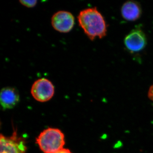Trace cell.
I'll return each mask as SVG.
<instances>
[{"mask_svg":"<svg viewBox=\"0 0 153 153\" xmlns=\"http://www.w3.org/2000/svg\"><path fill=\"white\" fill-rule=\"evenodd\" d=\"M79 26L91 41L97 37L102 38L106 36V22L97 8H89L80 11L77 16Z\"/></svg>","mask_w":153,"mask_h":153,"instance_id":"6da1fadb","label":"cell"},{"mask_svg":"<svg viewBox=\"0 0 153 153\" xmlns=\"http://www.w3.org/2000/svg\"><path fill=\"white\" fill-rule=\"evenodd\" d=\"M64 137L59 129L49 128L41 132L36 139V143L44 153H56L63 149Z\"/></svg>","mask_w":153,"mask_h":153,"instance_id":"7a4b0ae2","label":"cell"},{"mask_svg":"<svg viewBox=\"0 0 153 153\" xmlns=\"http://www.w3.org/2000/svg\"><path fill=\"white\" fill-rule=\"evenodd\" d=\"M0 153H26L27 148L25 139L20 137L17 129L13 128V131L10 137L0 136Z\"/></svg>","mask_w":153,"mask_h":153,"instance_id":"3957f363","label":"cell"},{"mask_svg":"<svg viewBox=\"0 0 153 153\" xmlns=\"http://www.w3.org/2000/svg\"><path fill=\"white\" fill-rule=\"evenodd\" d=\"M31 93L33 98L40 102L51 100L55 93V87L49 79L45 78L37 79L33 83Z\"/></svg>","mask_w":153,"mask_h":153,"instance_id":"277c9868","label":"cell"},{"mask_svg":"<svg viewBox=\"0 0 153 153\" xmlns=\"http://www.w3.org/2000/svg\"><path fill=\"white\" fill-rule=\"evenodd\" d=\"M51 23L53 28L62 33H67L73 29L74 25V16L70 12L59 11L52 16Z\"/></svg>","mask_w":153,"mask_h":153,"instance_id":"5b68a950","label":"cell"},{"mask_svg":"<svg viewBox=\"0 0 153 153\" xmlns=\"http://www.w3.org/2000/svg\"><path fill=\"white\" fill-rule=\"evenodd\" d=\"M124 43L130 52H139L146 45V37L143 31L139 28H137L131 30L126 36Z\"/></svg>","mask_w":153,"mask_h":153,"instance_id":"8992f818","label":"cell"},{"mask_svg":"<svg viewBox=\"0 0 153 153\" xmlns=\"http://www.w3.org/2000/svg\"><path fill=\"white\" fill-rule=\"evenodd\" d=\"M20 97L16 88L11 87L4 88L0 94V102L4 109L13 108L19 103Z\"/></svg>","mask_w":153,"mask_h":153,"instance_id":"52a82bcc","label":"cell"},{"mask_svg":"<svg viewBox=\"0 0 153 153\" xmlns=\"http://www.w3.org/2000/svg\"><path fill=\"white\" fill-rule=\"evenodd\" d=\"M123 17L128 21H134L139 19L142 14L140 4L135 1H129L122 6L121 10Z\"/></svg>","mask_w":153,"mask_h":153,"instance_id":"ba28073f","label":"cell"},{"mask_svg":"<svg viewBox=\"0 0 153 153\" xmlns=\"http://www.w3.org/2000/svg\"><path fill=\"white\" fill-rule=\"evenodd\" d=\"M20 3L25 7L28 8H32L35 7L37 4V1L36 0L33 1H20Z\"/></svg>","mask_w":153,"mask_h":153,"instance_id":"9c48e42d","label":"cell"},{"mask_svg":"<svg viewBox=\"0 0 153 153\" xmlns=\"http://www.w3.org/2000/svg\"><path fill=\"white\" fill-rule=\"evenodd\" d=\"M148 96L149 99L153 102V84L151 85L149 89Z\"/></svg>","mask_w":153,"mask_h":153,"instance_id":"30bf717a","label":"cell"},{"mask_svg":"<svg viewBox=\"0 0 153 153\" xmlns=\"http://www.w3.org/2000/svg\"><path fill=\"white\" fill-rule=\"evenodd\" d=\"M56 153H72L70 152L68 149H62L60 150L58 152H57Z\"/></svg>","mask_w":153,"mask_h":153,"instance_id":"8fae6325","label":"cell"}]
</instances>
